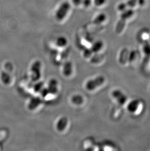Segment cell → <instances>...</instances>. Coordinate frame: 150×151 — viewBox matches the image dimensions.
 Returning a JSON list of instances; mask_svg holds the SVG:
<instances>
[{"instance_id":"obj_1","label":"cell","mask_w":150,"mask_h":151,"mask_svg":"<svg viewBox=\"0 0 150 151\" xmlns=\"http://www.w3.org/2000/svg\"><path fill=\"white\" fill-rule=\"evenodd\" d=\"M134 14V12L132 9H126L121 12L120 14V19L117 23L116 27V31L117 33H120L123 31L126 24V22L128 19L130 18Z\"/></svg>"},{"instance_id":"obj_2","label":"cell","mask_w":150,"mask_h":151,"mask_svg":"<svg viewBox=\"0 0 150 151\" xmlns=\"http://www.w3.org/2000/svg\"><path fill=\"white\" fill-rule=\"evenodd\" d=\"M70 9V4L67 1L62 3L56 12V18L58 21H62L67 16Z\"/></svg>"},{"instance_id":"obj_3","label":"cell","mask_w":150,"mask_h":151,"mask_svg":"<svg viewBox=\"0 0 150 151\" xmlns=\"http://www.w3.org/2000/svg\"><path fill=\"white\" fill-rule=\"evenodd\" d=\"M105 82V78L104 76H98L93 80H90L87 83L86 88L89 91L95 90L98 87H100Z\"/></svg>"},{"instance_id":"obj_4","label":"cell","mask_w":150,"mask_h":151,"mask_svg":"<svg viewBox=\"0 0 150 151\" xmlns=\"http://www.w3.org/2000/svg\"><path fill=\"white\" fill-rule=\"evenodd\" d=\"M112 96L120 105H124L127 101V97L119 90H115L113 91Z\"/></svg>"},{"instance_id":"obj_5","label":"cell","mask_w":150,"mask_h":151,"mask_svg":"<svg viewBox=\"0 0 150 151\" xmlns=\"http://www.w3.org/2000/svg\"><path fill=\"white\" fill-rule=\"evenodd\" d=\"M41 63L40 62H36L33 65L31 71H32V79L34 81H36L40 78L41 76Z\"/></svg>"},{"instance_id":"obj_6","label":"cell","mask_w":150,"mask_h":151,"mask_svg":"<svg viewBox=\"0 0 150 151\" xmlns=\"http://www.w3.org/2000/svg\"><path fill=\"white\" fill-rule=\"evenodd\" d=\"M140 103L139 100L131 101L127 106V110L130 113H136L140 107Z\"/></svg>"},{"instance_id":"obj_7","label":"cell","mask_w":150,"mask_h":151,"mask_svg":"<svg viewBox=\"0 0 150 151\" xmlns=\"http://www.w3.org/2000/svg\"><path fill=\"white\" fill-rule=\"evenodd\" d=\"M106 19V15L104 13H101L95 17V18L93 21V23L95 25H99L104 23Z\"/></svg>"},{"instance_id":"obj_8","label":"cell","mask_w":150,"mask_h":151,"mask_svg":"<svg viewBox=\"0 0 150 151\" xmlns=\"http://www.w3.org/2000/svg\"><path fill=\"white\" fill-rule=\"evenodd\" d=\"M67 119L66 117L61 118L57 123V128L60 131H62L65 129L67 124Z\"/></svg>"},{"instance_id":"obj_9","label":"cell","mask_w":150,"mask_h":151,"mask_svg":"<svg viewBox=\"0 0 150 151\" xmlns=\"http://www.w3.org/2000/svg\"><path fill=\"white\" fill-rule=\"evenodd\" d=\"M57 82L56 80L53 79L50 81L49 84V91L50 93L53 94H55L56 93L57 91Z\"/></svg>"},{"instance_id":"obj_10","label":"cell","mask_w":150,"mask_h":151,"mask_svg":"<svg viewBox=\"0 0 150 151\" xmlns=\"http://www.w3.org/2000/svg\"><path fill=\"white\" fill-rule=\"evenodd\" d=\"M102 47H103V43L101 41H96L94 44L92 46L91 50L94 52H99V50H101Z\"/></svg>"},{"instance_id":"obj_11","label":"cell","mask_w":150,"mask_h":151,"mask_svg":"<svg viewBox=\"0 0 150 151\" xmlns=\"http://www.w3.org/2000/svg\"><path fill=\"white\" fill-rule=\"evenodd\" d=\"M72 73V65L70 63H67L64 67V73L65 76H69Z\"/></svg>"},{"instance_id":"obj_12","label":"cell","mask_w":150,"mask_h":151,"mask_svg":"<svg viewBox=\"0 0 150 151\" xmlns=\"http://www.w3.org/2000/svg\"><path fill=\"white\" fill-rule=\"evenodd\" d=\"M67 40L65 37L61 36L58 37L57 40V44L59 47H64L67 44Z\"/></svg>"},{"instance_id":"obj_13","label":"cell","mask_w":150,"mask_h":151,"mask_svg":"<svg viewBox=\"0 0 150 151\" xmlns=\"http://www.w3.org/2000/svg\"><path fill=\"white\" fill-rule=\"evenodd\" d=\"M40 100L38 99H33L31 101V102L29 105V108L31 110H33L36 107L38 106L39 104L40 103Z\"/></svg>"},{"instance_id":"obj_14","label":"cell","mask_w":150,"mask_h":151,"mask_svg":"<svg viewBox=\"0 0 150 151\" xmlns=\"http://www.w3.org/2000/svg\"><path fill=\"white\" fill-rule=\"evenodd\" d=\"M137 4V0H128L126 3V6L127 7L132 9L135 7Z\"/></svg>"},{"instance_id":"obj_15","label":"cell","mask_w":150,"mask_h":151,"mask_svg":"<svg viewBox=\"0 0 150 151\" xmlns=\"http://www.w3.org/2000/svg\"><path fill=\"white\" fill-rule=\"evenodd\" d=\"M72 101L75 104H81L83 101V99L82 97L80 96H74L72 99Z\"/></svg>"},{"instance_id":"obj_16","label":"cell","mask_w":150,"mask_h":151,"mask_svg":"<svg viewBox=\"0 0 150 151\" xmlns=\"http://www.w3.org/2000/svg\"><path fill=\"white\" fill-rule=\"evenodd\" d=\"M127 9L128 7L126 6V3H120V4H119L118 6V10L120 12H123Z\"/></svg>"},{"instance_id":"obj_17","label":"cell","mask_w":150,"mask_h":151,"mask_svg":"<svg viewBox=\"0 0 150 151\" xmlns=\"http://www.w3.org/2000/svg\"><path fill=\"white\" fill-rule=\"evenodd\" d=\"M106 0H94V3L95 6H100L104 5L106 3Z\"/></svg>"},{"instance_id":"obj_18","label":"cell","mask_w":150,"mask_h":151,"mask_svg":"<svg viewBox=\"0 0 150 151\" xmlns=\"http://www.w3.org/2000/svg\"><path fill=\"white\" fill-rule=\"evenodd\" d=\"M92 3L91 0H82V4L85 7H89Z\"/></svg>"},{"instance_id":"obj_19","label":"cell","mask_w":150,"mask_h":151,"mask_svg":"<svg viewBox=\"0 0 150 151\" xmlns=\"http://www.w3.org/2000/svg\"><path fill=\"white\" fill-rule=\"evenodd\" d=\"M72 2L75 6H79L82 4V0H72Z\"/></svg>"},{"instance_id":"obj_20","label":"cell","mask_w":150,"mask_h":151,"mask_svg":"<svg viewBox=\"0 0 150 151\" xmlns=\"http://www.w3.org/2000/svg\"><path fill=\"white\" fill-rule=\"evenodd\" d=\"M92 50H86L84 52V55L85 57H88L91 56L92 54Z\"/></svg>"},{"instance_id":"obj_21","label":"cell","mask_w":150,"mask_h":151,"mask_svg":"<svg viewBox=\"0 0 150 151\" xmlns=\"http://www.w3.org/2000/svg\"><path fill=\"white\" fill-rule=\"evenodd\" d=\"M42 86H43V85L41 84H40V83L37 84V85H36V86L35 87L36 91H38L39 90H41Z\"/></svg>"},{"instance_id":"obj_22","label":"cell","mask_w":150,"mask_h":151,"mask_svg":"<svg viewBox=\"0 0 150 151\" xmlns=\"http://www.w3.org/2000/svg\"><path fill=\"white\" fill-rule=\"evenodd\" d=\"M137 4L140 6H143L145 4V0H137Z\"/></svg>"}]
</instances>
